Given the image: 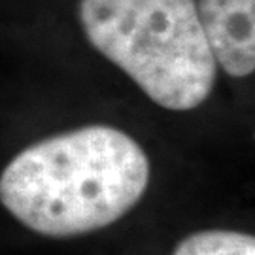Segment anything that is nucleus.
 I'll list each match as a JSON object with an SVG mask.
<instances>
[{
	"label": "nucleus",
	"instance_id": "obj_1",
	"mask_svg": "<svg viewBox=\"0 0 255 255\" xmlns=\"http://www.w3.org/2000/svg\"><path fill=\"white\" fill-rule=\"evenodd\" d=\"M149 178V159L130 134L87 125L19 151L0 174V202L42 237H82L127 216Z\"/></svg>",
	"mask_w": 255,
	"mask_h": 255
},
{
	"label": "nucleus",
	"instance_id": "obj_2",
	"mask_svg": "<svg viewBox=\"0 0 255 255\" xmlns=\"http://www.w3.org/2000/svg\"><path fill=\"white\" fill-rule=\"evenodd\" d=\"M83 34L164 110L189 112L206 102L218 64L195 0H80Z\"/></svg>",
	"mask_w": 255,
	"mask_h": 255
},
{
	"label": "nucleus",
	"instance_id": "obj_4",
	"mask_svg": "<svg viewBox=\"0 0 255 255\" xmlns=\"http://www.w3.org/2000/svg\"><path fill=\"white\" fill-rule=\"evenodd\" d=\"M172 255H255V235L233 229H204L180 240Z\"/></svg>",
	"mask_w": 255,
	"mask_h": 255
},
{
	"label": "nucleus",
	"instance_id": "obj_3",
	"mask_svg": "<svg viewBox=\"0 0 255 255\" xmlns=\"http://www.w3.org/2000/svg\"><path fill=\"white\" fill-rule=\"evenodd\" d=\"M219 70L231 78L255 72V0H195Z\"/></svg>",
	"mask_w": 255,
	"mask_h": 255
}]
</instances>
